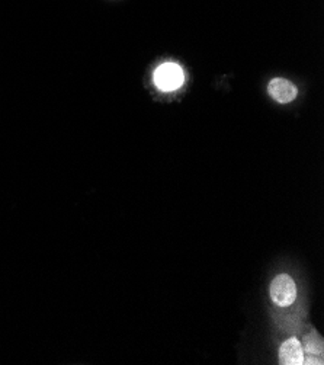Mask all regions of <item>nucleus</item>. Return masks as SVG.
I'll use <instances>...</instances> for the list:
<instances>
[{
	"mask_svg": "<svg viewBox=\"0 0 324 365\" xmlns=\"http://www.w3.org/2000/svg\"><path fill=\"white\" fill-rule=\"evenodd\" d=\"M185 75L176 63H163L155 71V85L163 92H173L184 85Z\"/></svg>",
	"mask_w": 324,
	"mask_h": 365,
	"instance_id": "obj_1",
	"label": "nucleus"
},
{
	"mask_svg": "<svg viewBox=\"0 0 324 365\" xmlns=\"http://www.w3.org/2000/svg\"><path fill=\"white\" fill-rule=\"evenodd\" d=\"M304 364H323V339L317 332L304 338Z\"/></svg>",
	"mask_w": 324,
	"mask_h": 365,
	"instance_id": "obj_5",
	"label": "nucleus"
},
{
	"mask_svg": "<svg viewBox=\"0 0 324 365\" xmlns=\"http://www.w3.org/2000/svg\"><path fill=\"white\" fill-rule=\"evenodd\" d=\"M268 92L269 95L279 103H288L293 102L297 98V88L294 83H291L290 81L285 79H272L268 85Z\"/></svg>",
	"mask_w": 324,
	"mask_h": 365,
	"instance_id": "obj_3",
	"label": "nucleus"
},
{
	"mask_svg": "<svg viewBox=\"0 0 324 365\" xmlns=\"http://www.w3.org/2000/svg\"><path fill=\"white\" fill-rule=\"evenodd\" d=\"M279 361L283 365L304 364V351L301 342L296 338L285 341L279 348Z\"/></svg>",
	"mask_w": 324,
	"mask_h": 365,
	"instance_id": "obj_4",
	"label": "nucleus"
},
{
	"mask_svg": "<svg viewBox=\"0 0 324 365\" xmlns=\"http://www.w3.org/2000/svg\"><path fill=\"white\" fill-rule=\"evenodd\" d=\"M271 299L281 307L291 306L297 299V287L290 275H278L271 284Z\"/></svg>",
	"mask_w": 324,
	"mask_h": 365,
	"instance_id": "obj_2",
	"label": "nucleus"
}]
</instances>
